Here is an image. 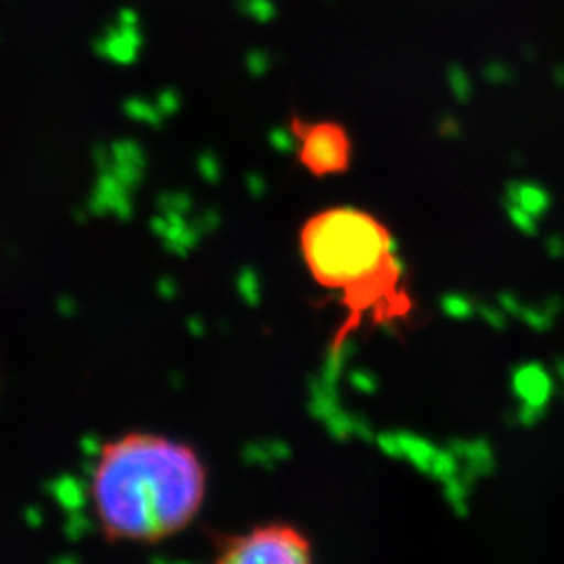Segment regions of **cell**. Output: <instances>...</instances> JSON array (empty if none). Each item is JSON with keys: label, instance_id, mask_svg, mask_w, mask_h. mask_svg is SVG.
Masks as SVG:
<instances>
[{"label": "cell", "instance_id": "cell-1", "mask_svg": "<svg viewBox=\"0 0 564 564\" xmlns=\"http://www.w3.org/2000/svg\"><path fill=\"white\" fill-rule=\"evenodd\" d=\"M88 494L107 542L160 544L202 512L207 468L191 445L132 431L101 445Z\"/></svg>", "mask_w": 564, "mask_h": 564}, {"label": "cell", "instance_id": "cell-2", "mask_svg": "<svg viewBox=\"0 0 564 564\" xmlns=\"http://www.w3.org/2000/svg\"><path fill=\"white\" fill-rule=\"evenodd\" d=\"M303 262L324 289L343 291L351 314L368 307L400 310V265L389 230L356 207L314 214L300 232Z\"/></svg>", "mask_w": 564, "mask_h": 564}, {"label": "cell", "instance_id": "cell-3", "mask_svg": "<svg viewBox=\"0 0 564 564\" xmlns=\"http://www.w3.org/2000/svg\"><path fill=\"white\" fill-rule=\"evenodd\" d=\"M312 558V542L293 524H260L239 535H220L216 542L220 564H307Z\"/></svg>", "mask_w": 564, "mask_h": 564}, {"label": "cell", "instance_id": "cell-4", "mask_svg": "<svg viewBox=\"0 0 564 564\" xmlns=\"http://www.w3.org/2000/svg\"><path fill=\"white\" fill-rule=\"evenodd\" d=\"M293 132L300 139V163L312 176H335L349 167L351 142L341 126L295 121Z\"/></svg>", "mask_w": 564, "mask_h": 564}, {"label": "cell", "instance_id": "cell-5", "mask_svg": "<svg viewBox=\"0 0 564 564\" xmlns=\"http://www.w3.org/2000/svg\"><path fill=\"white\" fill-rule=\"evenodd\" d=\"M514 391L527 405L544 408L550 391H552V381L545 375L544 368L538 364H529L517 370L514 375Z\"/></svg>", "mask_w": 564, "mask_h": 564}, {"label": "cell", "instance_id": "cell-6", "mask_svg": "<svg viewBox=\"0 0 564 564\" xmlns=\"http://www.w3.org/2000/svg\"><path fill=\"white\" fill-rule=\"evenodd\" d=\"M508 199L514 203V207H521L533 218L542 216L550 207L547 193L535 184H512V186H508Z\"/></svg>", "mask_w": 564, "mask_h": 564}, {"label": "cell", "instance_id": "cell-7", "mask_svg": "<svg viewBox=\"0 0 564 564\" xmlns=\"http://www.w3.org/2000/svg\"><path fill=\"white\" fill-rule=\"evenodd\" d=\"M444 310L445 314H449V316H454V318H468V316H470V312H473V307H470L468 300L458 297V295H449V297H445Z\"/></svg>", "mask_w": 564, "mask_h": 564}, {"label": "cell", "instance_id": "cell-8", "mask_svg": "<svg viewBox=\"0 0 564 564\" xmlns=\"http://www.w3.org/2000/svg\"><path fill=\"white\" fill-rule=\"evenodd\" d=\"M561 375L564 377V364H561Z\"/></svg>", "mask_w": 564, "mask_h": 564}]
</instances>
